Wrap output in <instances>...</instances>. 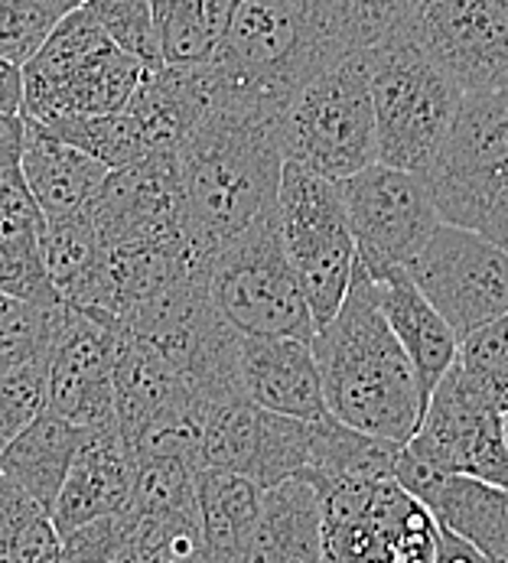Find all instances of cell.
<instances>
[{
	"instance_id": "obj_39",
	"label": "cell",
	"mask_w": 508,
	"mask_h": 563,
	"mask_svg": "<svg viewBox=\"0 0 508 563\" xmlns=\"http://www.w3.org/2000/svg\"><path fill=\"white\" fill-rule=\"evenodd\" d=\"M63 551L73 563H144L137 551L134 511L108 515L63 538Z\"/></svg>"
},
{
	"instance_id": "obj_49",
	"label": "cell",
	"mask_w": 508,
	"mask_h": 563,
	"mask_svg": "<svg viewBox=\"0 0 508 563\" xmlns=\"http://www.w3.org/2000/svg\"><path fill=\"white\" fill-rule=\"evenodd\" d=\"M3 303H7V294H0V310H3Z\"/></svg>"
},
{
	"instance_id": "obj_43",
	"label": "cell",
	"mask_w": 508,
	"mask_h": 563,
	"mask_svg": "<svg viewBox=\"0 0 508 563\" xmlns=\"http://www.w3.org/2000/svg\"><path fill=\"white\" fill-rule=\"evenodd\" d=\"M49 515L30 492L0 476V561L10 554V548L26 534L33 521Z\"/></svg>"
},
{
	"instance_id": "obj_7",
	"label": "cell",
	"mask_w": 508,
	"mask_h": 563,
	"mask_svg": "<svg viewBox=\"0 0 508 563\" xmlns=\"http://www.w3.org/2000/svg\"><path fill=\"white\" fill-rule=\"evenodd\" d=\"M443 222L496 235L508 222V88L466 91L427 173Z\"/></svg>"
},
{
	"instance_id": "obj_12",
	"label": "cell",
	"mask_w": 508,
	"mask_h": 563,
	"mask_svg": "<svg viewBox=\"0 0 508 563\" xmlns=\"http://www.w3.org/2000/svg\"><path fill=\"white\" fill-rule=\"evenodd\" d=\"M421 463L508 488L506 410L453 362L433 388L418 433L405 443Z\"/></svg>"
},
{
	"instance_id": "obj_15",
	"label": "cell",
	"mask_w": 508,
	"mask_h": 563,
	"mask_svg": "<svg viewBox=\"0 0 508 563\" xmlns=\"http://www.w3.org/2000/svg\"><path fill=\"white\" fill-rule=\"evenodd\" d=\"M405 33L463 91L508 88V0H421Z\"/></svg>"
},
{
	"instance_id": "obj_32",
	"label": "cell",
	"mask_w": 508,
	"mask_h": 563,
	"mask_svg": "<svg viewBox=\"0 0 508 563\" xmlns=\"http://www.w3.org/2000/svg\"><path fill=\"white\" fill-rule=\"evenodd\" d=\"M43 124V121H40ZM56 137L76 144L79 151L91 154L95 161L108 163L111 169L131 166L151 157L134 118L128 111L114 114H88V118H63L46 124Z\"/></svg>"
},
{
	"instance_id": "obj_5",
	"label": "cell",
	"mask_w": 508,
	"mask_h": 563,
	"mask_svg": "<svg viewBox=\"0 0 508 563\" xmlns=\"http://www.w3.org/2000/svg\"><path fill=\"white\" fill-rule=\"evenodd\" d=\"M365 56L378 124V163L427 176L466 91L440 73L405 30L365 49Z\"/></svg>"
},
{
	"instance_id": "obj_1",
	"label": "cell",
	"mask_w": 508,
	"mask_h": 563,
	"mask_svg": "<svg viewBox=\"0 0 508 563\" xmlns=\"http://www.w3.org/2000/svg\"><path fill=\"white\" fill-rule=\"evenodd\" d=\"M352 53L333 0H242L202 76L212 108L280 118L300 88Z\"/></svg>"
},
{
	"instance_id": "obj_16",
	"label": "cell",
	"mask_w": 508,
	"mask_h": 563,
	"mask_svg": "<svg viewBox=\"0 0 508 563\" xmlns=\"http://www.w3.org/2000/svg\"><path fill=\"white\" fill-rule=\"evenodd\" d=\"M85 216L104 251L186 239L176 154H154L147 161L111 169L95 199L85 206Z\"/></svg>"
},
{
	"instance_id": "obj_2",
	"label": "cell",
	"mask_w": 508,
	"mask_h": 563,
	"mask_svg": "<svg viewBox=\"0 0 508 563\" xmlns=\"http://www.w3.org/2000/svg\"><path fill=\"white\" fill-rule=\"evenodd\" d=\"M183 232L202 271L212 257L277 209L284 151L277 118L212 108L176 151Z\"/></svg>"
},
{
	"instance_id": "obj_38",
	"label": "cell",
	"mask_w": 508,
	"mask_h": 563,
	"mask_svg": "<svg viewBox=\"0 0 508 563\" xmlns=\"http://www.w3.org/2000/svg\"><path fill=\"white\" fill-rule=\"evenodd\" d=\"M49 410V358L0 375V446Z\"/></svg>"
},
{
	"instance_id": "obj_13",
	"label": "cell",
	"mask_w": 508,
	"mask_h": 563,
	"mask_svg": "<svg viewBox=\"0 0 508 563\" xmlns=\"http://www.w3.org/2000/svg\"><path fill=\"white\" fill-rule=\"evenodd\" d=\"M408 274L460 342L508 313V251L483 232L443 222Z\"/></svg>"
},
{
	"instance_id": "obj_47",
	"label": "cell",
	"mask_w": 508,
	"mask_h": 563,
	"mask_svg": "<svg viewBox=\"0 0 508 563\" xmlns=\"http://www.w3.org/2000/svg\"><path fill=\"white\" fill-rule=\"evenodd\" d=\"M493 242H499L508 251V222L499 229V232H496V235H493Z\"/></svg>"
},
{
	"instance_id": "obj_33",
	"label": "cell",
	"mask_w": 508,
	"mask_h": 563,
	"mask_svg": "<svg viewBox=\"0 0 508 563\" xmlns=\"http://www.w3.org/2000/svg\"><path fill=\"white\" fill-rule=\"evenodd\" d=\"M199 470L202 463L186 456H141L134 460V515H164L196 508L199 495Z\"/></svg>"
},
{
	"instance_id": "obj_19",
	"label": "cell",
	"mask_w": 508,
	"mask_h": 563,
	"mask_svg": "<svg viewBox=\"0 0 508 563\" xmlns=\"http://www.w3.org/2000/svg\"><path fill=\"white\" fill-rule=\"evenodd\" d=\"M242 388L254 404L300 420L330 417L313 342L242 335Z\"/></svg>"
},
{
	"instance_id": "obj_30",
	"label": "cell",
	"mask_w": 508,
	"mask_h": 563,
	"mask_svg": "<svg viewBox=\"0 0 508 563\" xmlns=\"http://www.w3.org/2000/svg\"><path fill=\"white\" fill-rule=\"evenodd\" d=\"M43 247V264L66 303H76L91 274L98 271L104 257V244L95 235L88 216H63V219H46V232L40 239Z\"/></svg>"
},
{
	"instance_id": "obj_45",
	"label": "cell",
	"mask_w": 508,
	"mask_h": 563,
	"mask_svg": "<svg viewBox=\"0 0 508 563\" xmlns=\"http://www.w3.org/2000/svg\"><path fill=\"white\" fill-rule=\"evenodd\" d=\"M437 563H508V558H493L479 548H473L470 541L450 534L440 528V554H437Z\"/></svg>"
},
{
	"instance_id": "obj_31",
	"label": "cell",
	"mask_w": 508,
	"mask_h": 563,
	"mask_svg": "<svg viewBox=\"0 0 508 563\" xmlns=\"http://www.w3.org/2000/svg\"><path fill=\"white\" fill-rule=\"evenodd\" d=\"M69 307H43L7 297L0 310V375L20 365L49 358Z\"/></svg>"
},
{
	"instance_id": "obj_21",
	"label": "cell",
	"mask_w": 508,
	"mask_h": 563,
	"mask_svg": "<svg viewBox=\"0 0 508 563\" xmlns=\"http://www.w3.org/2000/svg\"><path fill=\"white\" fill-rule=\"evenodd\" d=\"M114 401H118V430L124 433V440L141 430L147 420L167 413L173 407H186V404H202L189 382L169 365L167 358L144 342L137 332H131L128 325H114Z\"/></svg>"
},
{
	"instance_id": "obj_34",
	"label": "cell",
	"mask_w": 508,
	"mask_h": 563,
	"mask_svg": "<svg viewBox=\"0 0 508 563\" xmlns=\"http://www.w3.org/2000/svg\"><path fill=\"white\" fill-rule=\"evenodd\" d=\"M85 0H0V56L26 66L49 33Z\"/></svg>"
},
{
	"instance_id": "obj_22",
	"label": "cell",
	"mask_w": 508,
	"mask_h": 563,
	"mask_svg": "<svg viewBox=\"0 0 508 563\" xmlns=\"http://www.w3.org/2000/svg\"><path fill=\"white\" fill-rule=\"evenodd\" d=\"M124 111L134 118L151 157L176 154L186 144V137L196 131V124L212 111L202 66L164 63L147 69Z\"/></svg>"
},
{
	"instance_id": "obj_27",
	"label": "cell",
	"mask_w": 508,
	"mask_h": 563,
	"mask_svg": "<svg viewBox=\"0 0 508 563\" xmlns=\"http://www.w3.org/2000/svg\"><path fill=\"white\" fill-rule=\"evenodd\" d=\"M196 495L209 563L249 561V548L264 505V488L239 473L202 466Z\"/></svg>"
},
{
	"instance_id": "obj_44",
	"label": "cell",
	"mask_w": 508,
	"mask_h": 563,
	"mask_svg": "<svg viewBox=\"0 0 508 563\" xmlns=\"http://www.w3.org/2000/svg\"><path fill=\"white\" fill-rule=\"evenodd\" d=\"M23 147H26V114L0 111V173L20 169Z\"/></svg>"
},
{
	"instance_id": "obj_14",
	"label": "cell",
	"mask_w": 508,
	"mask_h": 563,
	"mask_svg": "<svg viewBox=\"0 0 508 563\" xmlns=\"http://www.w3.org/2000/svg\"><path fill=\"white\" fill-rule=\"evenodd\" d=\"M317 420L284 417L249 395L216 404L202 433V466L239 473L264 492L300 476L313 456Z\"/></svg>"
},
{
	"instance_id": "obj_11",
	"label": "cell",
	"mask_w": 508,
	"mask_h": 563,
	"mask_svg": "<svg viewBox=\"0 0 508 563\" xmlns=\"http://www.w3.org/2000/svg\"><path fill=\"white\" fill-rule=\"evenodd\" d=\"M339 186L349 209L358 264L375 280L408 271L443 225L423 173L372 163Z\"/></svg>"
},
{
	"instance_id": "obj_42",
	"label": "cell",
	"mask_w": 508,
	"mask_h": 563,
	"mask_svg": "<svg viewBox=\"0 0 508 563\" xmlns=\"http://www.w3.org/2000/svg\"><path fill=\"white\" fill-rule=\"evenodd\" d=\"M46 212L40 209L23 169L0 173V235H33L43 239Z\"/></svg>"
},
{
	"instance_id": "obj_8",
	"label": "cell",
	"mask_w": 508,
	"mask_h": 563,
	"mask_svg": "<svg viewBox=\"0 0 508 563\" xmlns=\"http://www.w3.org/2000/svg\"><path fill=\"white\" fill-rule=\"evenodd\" d=\"M327 563H437L440 525L398 479H320Z\"/></svg>"
},
{
	"instance_id": "obj_35",
	"label": "cell",
	"mask_w": 508,
	"mask_h": 563,
	"mask_svg": "<svg viewBox=\"0 0 508 563\" xmlns=\"http://www.w3.org/2000/svg\"><path fill=\"white\" fill-rule=\"evenodd\" d=\"M134 531L144 563H209L199 505L164 515H134Z\"/></svg>"
},
{
	"instance_id": "obj_50",
	"label": "cell",
	"mask_w": 508,
	"mask_h": 563,
	"mask_svg": "<svg viewBox=\"0 0 508 563\" xmlns=\"http://www.w3.org/2000/svg\"><path fill=\"white\" fill-rule=\"evenodd\" d=\"M506 440H508V410H506Z\"/></svg>"
},
{
	"instance_id": "obj_10",
	"label": "cell",
	"mask_w": 508,
	"mask_h": 563,
	"mask_svg": "<svg viewBox=\"0 0 508 563\" xmlns=\"http://www.w3.org/2000/svg\"><path fill=\"white\" fill-rule=\"evenodd\" d=\"M277 222L284 251L297 271L320 332L345 303L358 264L342 186L297 163H284Z\"/></svg>"
},
{
	"instance_id": "obj_29",
	"label": "cell",
	"mask_w": 508,
	"mask_h": 563,
	"mask_svg": "<svg viewBox=\"0 0 508 563\" xmlns=\"http://www.w3.org/2000/svg\"><path fill=\"white\" fill-rule=\"evenodd\" d=\"M405 443L362 433L333 413L317 420L313 456L300 476L320 479H395Z\"/></svg>"
},
{
	"instance_id": "obj_4",
	"label": "cell",
	"mask_w": 508,
	"mask_h": 563,
	"mask_svg": "<svg viewBox=\"0 0 508 563\" xmlns=\"http://www.w3.org/2000/svg\"><path fill=\"white\" fill-rule=\"evenodd\" d=\"M147 66L85 10H73L23 66V114L43 124L124 111Z\"/></svg>"
},
{
	"instance_id": "obj_9",
	"label": "cell",
	"mask_w": 508,
	"mask_h": 563,
	"mask_svg": "<svg viewBox=\"0 0 508 563\" xmlns=\"http://www.w3.org/2000/svg\"><path fill=\"white\" fill-rule=\"evenodd\" d=\"M206 287L219 313L242 335L317 339L313 310L284 251L277 209L212 257Z\"/></svg>"
},
{
	"instance_id": "obj_51",
	"label": "cell",
	"mask_w": 508,
	"mask_h": 563,
	"mask_svg": "<svg viewBox=\"0 0 508 563\" xmlns=\"http://www.w3.org/2000/svg\"><path fill=\"white\" fill-rule=\"evenodd\" d=\"M0 453H3V446H0Z\"/></svg>"
},
{
	"instance_id": "obj_17",
	"label": "cell",
	"mask_w": 508,
	"mask_h": 563,
	"mask_svg": "<svg viewBox=\"0 0 508 563\" xmlns=\"http://www.w3.org/2000/svg\"><path fill=\"white\" fill-rule=\"evenodd\" d=\"M114 325L111 317L69 307L49 352V410L85 430L118 427Z\"/></svg>"
},
{
	"instance_id": "obj_24",
	"label": "cell",
	"mask_w": 508,
	"mask_h": 563,
	"mask_svg": "<svg viewBox=\"0 0 508 563\" xmlns=\"http://www.w3.org/2000/svg\"><path fill=\"white\" fill-rule=\"evenodd\" d=\"M245 563H327L323 501L317 485L294 476L264 492Z\"/></svg>"
},
{
	"instance_id": "obj_18",
	"label": "cell",
	"mask_w": 508,
	"mask_h": 563,
	"mask_svg": "<svg viewBox=\"0 0 508 563\" xmlns=\"http://www.w3.org/2000/svg\"><path fill=\"white\" fill-rule=\"evenodd\" d=\"M395 479L427 505L443 531L493 558H508V488L476 476L433 470L411 456L408 446L401 450Z\"/></svg>"
},
{
	"instance_id": "obj_46",
	"label": "cell",
	"mask_w": 508,
	"mask_h": 563,
	"mask_svg": "<svg viewBox=\"0 0 508 563\" xmlns=\"http://www.w3.org/2000/svg\"><path fill=\"white\" fill-rule=\"evenodd\" d=\"M0 111H23V66L0 56Z\"/></svg>"
},
{
	"instance_id": "obj_26",
	"label": "cell",
	"mask_w": 508,
	"mask_h": 563,
	"mask_svg": "<svg viewBox=\"0 0 508 563\" xmlns=\"http://www.w3.org/2000/svg\"><path fill=\"white\" fill-rule=\"evenodd\" d=\"M85 437H88L85 427L66 420L56 410H46L16 440L3 446L0 476L16 483L23 492H30L53 515Z\"/></svg>"
},
{
	"instance_id": "obj_40",
	"label": "cell",
	"mask_w": 508,
	"mask_h": 563,
	"mask_svg": "<svg viewBox=\"0 0 508 563\" xmlns=\"http://www.w3.org/2000/svg\"><path fill=\"white\" fill-rule=\"evenodd\" d=\"M456 362L508 410V313L470 332L460 342Z\"/></svg>"
},
{
	"instance_id": "obj_3",
	"label": "cell",
	"mask_w": 508,
	"mask_h": 563,
	"mask_svg": "<svg viewBox=\"0 0 508 563\" xmlns=\"http://www.w3.org/2000/svg\"><path fill=\"white\" fill-rule=\"evenodd\" d=\"M313 352L327 407L336 420L395 443H408L418 433L427 398L382 310L378 280L362 264H355L345 303L317 332Z\"/></svg>"
},
{
	"instance_id": "obj_28",
	"label": "cell",
	"mask_w": 508,
	"mask_h": 563,
	"mask_svg": "<svg viewBox=\"0 0 508 563\" xmlns=\"http://www.w3.org/2000/svg\"><path fill=\"white\" fill-rule=\"evenodd\" d=\"M167 66H202L209 63L242 0H151Z\"/></svg>"
},
{
	"instance_id": "obj_23",
	"label": "cell",
	"mask_w": 508,
	"mask_h": 563,
	"mask_svg": "<svg viewBox=\"0 0 508 563\" xmlns=\"http://www.w3.org/2000/svg\"><path fill=\"white\" fill-rule=\"evenodd\" d=\"M20 169L46 219L82 212L101 189V183L111 176L108 163L95 161L76 144L56 137L46 124L33 118H26V147Z\"/></svg>"
},
{
	"instance_id": "obj_36",
	"label": "cell",
	"mask_w": 508,
	"mask_h": 563,
	"mask_svg": "<svg viewBox=\"0 0 508 563\" xmlns=\"http://www.w3.org/2000/svg\"><path fill=\"white\" fill-rule=\"evenodd\" d=\"M85 10L124 53L141 59L147 69L164 66L151 0H85Z\"/></svg>"
},
{
	"instance_id": "obj_41",
	"label": "cell",
	"mask_w": 508,
	"mask_h": 563,
	"mask_svg": "<svg viewBox=\"0 0 508 563\" xmlns=\"http://www.w3.org/2000/svg\"><path fill=\"white\" fill-rule=\"evenodd\" d=\"M421 0H333L339 23L355 46V53H365L388 36L401 33Z\"/></svg>"
},
{
	"instance_id": "obj_48",
	"label": "cell",
	"mask_w": 508,
	"mask_h": 563,
	"mask_svg": "<svg viewBox=\"0 0 508 563\" xmlns=\"http://www.w3.org/2000/svg\"><path fill=\"white\" fill-rule=\"evenodd\" d=\"M53 563H73V561H69V558H66V551H63V554H59Z\"/></svg>"
},
{
	"instance_id": "obj_37",
	"label": "cell",
	"mask_w": 508,
	"mask_h": 563,
	"mask_svg": "<svg viewBox=\"0 0 508 563\" xmlns=\"http://www.w3.org/2000/svg\"><path fill=\"white\" fill-rule=\"evenodd\" d=\"M0 294L26 300V303H43V307L66 303L43 264L40 239L0 235Z\"/></svg>"
},
{
	"instance_id": "obj_6",
	"label": "cell",
	"mask_w": 508,
	"mask_h": 563,
	"mask_svg": "<svg viewBox=\"0 0 508 563\" xmlns=\"http://www.w3.org/2000/svg\"><path fill=\"white\" fill-rule=\"evenodd\" d=\"M277 134L284 161L336 183L378 163L368 56L352 53L300 88L277 118Z\"/></svg>"
},
{
	"instance_id": "obj_20",
	"label": "cell",
	"mask_w": 508,
	"mask_h": 563,
	"mask_svg": "<svg viewBox=\"0 0 508 563\" xmlns=\"http://www.w3.org/2000/svg\"><path fill=\"white\" fill-rule=\"evenodd\" d=\"M134 501V453L118 427L88 430L82 450L66 476L59 501L53 508V521L59 534H73L85 525L124 515Z\"/></svg>"
},
{
	"instance_id": "obj_25",
	"label": "cell",
	"mask_w": 508,
	"mask_h": 563,
	"mask_svg": "<svg viewBox=\"0 0 508 563\" xmlns=\"http://www.w3.org/2000/svg\"><path fill=\"white\" fill-rule=\"evenodd\" d=\"M378 297H382V310L391 322L398 342L405 345V352L418 372L423 398L430 401L433 388L440 385V378L453 368V362L460 355V335L440 317V310L423 297V290L411 280L408 271H398V274L378 280Z\"/></svg>"
}]
</instances>
